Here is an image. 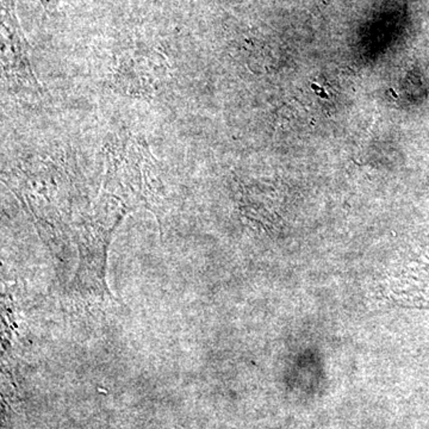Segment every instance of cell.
Returning a JSON list of instances; mask_svg holds the SVG:
<instances>
[{"mask_svg": "<svg viewBox=\"0 0 429 429\" xmlns=\"http://www.w3.org/2000/svg\"><path fill=\"white\" fill-rule=\"evenodd\" d=\"M105 164L104 192L129 209L139 204L158 206L161 190L158 164L144 139L130 132L112 136L105 147Z\"/></svg>", "mask_w": 429, "mask_h": 429, "instance_id": "6da1fadb", "label": "cell"}, {"mask_svg": "<svg viewBox=\"0 0 429 429\" xmlns=\"http://www.w3.org/2000/svg\"><path fill=\"white\" fill-rule=\"evenodd\" d=\"M3 38H1V65L3 74L9 84L30 91H38L40 84L37 81L33 66L30 63L26 40L23 38L18 23L10 9L3 15Z\"/></svg>", "mask_w": 429, "mask_h": 429, "instance_id": "7a4b0ae2", "label": "cell"}, {"mask_svg": "<svg viewBox=\"0 0 429 429\" xmlns=\"http://www.w3.org/2000/svg\"><path fill=\"white\" fill-rule=\"evenodd\" d=\"M386 301L400 307H429V266L409 265L386 277L381 286Z\"/></svg>", "mask_w": 429, "mask_h": 429, "instance_id": "3957f363", "label": "cell"}]
</instances>
